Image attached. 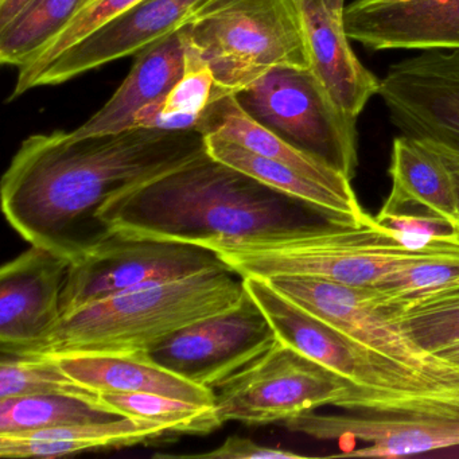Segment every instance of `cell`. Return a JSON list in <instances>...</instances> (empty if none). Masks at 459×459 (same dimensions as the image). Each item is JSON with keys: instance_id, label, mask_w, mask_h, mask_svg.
Returning <instances> with one entry per match:
<instances>
[{"instance_id": "8fae6325", "label": "cell", "mask_w": 459, "mask_h": 459, "mask_svg": "<svg viewBox=\"0 0 459 459\" xmlns=\"http://www.w3.org/2000/svg\"><path fill=\"white\" fill-rule=\"evenodd\" d=\"M221 267L228 265L206 247L115 233L72 263L63 316L88 303Z\"/></svg>"}, {"instance_id": "ba28073f", "label": "cell", "mask_w": 459, "mask_h": 459, "mask_svg": "<svg viewBox=\"0 0 459 459\" xmlns=\"http://www.w3.org/2000/svg\"><path fill=\"white\" fill-rule=\"evenodd\" d=\"M235 96L257 122L353 179L357 117L334 103L311 69H271Z\"/></svg>"}, {"instance_id": "484cf974", "label": "cell", "mask_w": 459, "mask_h": 459, "mask_svg": "<svg viewBox=\"0 0 459 459\" xmlns=\"http://www.w3.org/2000/svg\"><path fill=\"white\" fill-rule=\"evenodd\" d=\"M103 402L72 396L0 399V435L23 434L119 418Z\"/></svg>"}, {"instance_id": "9c48e42d", "label": "cell", "mask_w": 459, "mask_h": 459, "mask_svg": "<svg viewBox=\"0 0 459 459\" xmlns=\"http://www.w3.org/2000/svg\"><path fill=\"white\" fill-rule=\"evenodd\" d=\"M356 392L348 381L278 341L214 389V413L220 427L227 421L284 423L325 405L340 407Z\"/></svg>"}, {"instance_id": "277c9868", "label": "cell", "mask_w": 459, "mask_h": 459, "mask_svg": "<svg viewBox=\"0 0 459 459\" xmlns=\"http://www.w3.org/2000/svg\"><path fill=\"white\" fill-rule=\"evenodd\" d=\"M203 247L241 278L297 276L372 287L420 257L459 249V241L411 249L369 216L359 225L308 222L273 235L216 238Z\"/></svg>"}, {"instance_id": "ffe728a7", "label": "cell", "mask_w": 459, "mask_h": 459, "mask_svg": "<svg viewBox=\"0 0 459 459\" xmlns=\"http://www.w3.org/2000/svg\"><path fill=\"white\" fill-rule=\"evenodd\" d=\"M56 359L74 380L96 394H157L214 407L213 389L160 367L144 354H68Z\"/></svg>"}, {"instance_id": "7a4b0ae2", "label": "cell", "mask_w": 459, "mask_h": 459, "mask_svg": "<svg viewBox=\"0 0 459 459\" xmlns=\"http://www.w3.org/2000/svg\"><path fill=\"white\" fill-rule=\"evenodd\" d=\"M305 204L208 154L162 174L104 205L115 233L203 246L209 240L273 235L302 227ZM313 211V209H311Z\"/></svg>"}, {"instance_id": "83f0119b", "label": "cell", "mask_w": 459, "mask_h": 459, "mask_svg": "<svg viewBox=\"0 0 459 459\" xmlns=\"http://www.w3.org/2000/svg\"><path fill=\"white\" fill-rule=\"evenodd\" d=\"M21 396H72L101 402L100 394L74 380L53 357L2 353L0 399Z\"/></svg>"}, {"instance_id": "5b68a950", "label": "cell", "mask_w": 459, "mask_h": 459, "mask_svg": "<svg viewBox=\"0 0 459 459\" xmlns=\"http://www.w3.org/2000/svg\"><path fill=\"white\" fill-rule=\"evenodd\" d=\"M181 33L213 72L217 99L271 69H311L300 0H211Z\"/></svg>"}, {"instance_id": "d590c367", "label": "cell", "mask_w": 459, "mask_h": 459, "mask_svg": "<svg viewBox=\"0 0 459 459\" xmlns=\"http://www.w3.org/2000/svg\"><path fill=\"white\" fill-rule=\"evenodd\" d=\"M322 2L333 14L341 15V17L345 14V0H322Z\"/></svg>"}, {"instance_id": "4316f807", "label": "cell", "mask_w": 459, "mask_h": 459, "mask_svg": "<svg viewBox=\"0 0 459 459\" xmlns=\"http://www.w3.org/2000/svg\"><path fill=\"white\" fill-rule=\"evenodd\" d=\"M458 283L459 249H453L420 257L368 289L378 306L394 313L419 298Z\"/></svg>"}, {"instance_id": "f546056e", "label": "cell", "mask_w": 459, "mask_h": 459, "mask_svg": "<svg viewBox=\"0 0 459 459\" xmlns=\"http://www.w3.org/2000/svg\"><path fill=\"white\" fill-rule=\"evenodd\" d=\"M391 314L413 341L435 354L459 341V283Z\"/></svg>"}, {"instance_id": "8d00e7d4", "label": "cell", "mask_w": 459, "mask_h": 459, "mask_svg": "<svg viewBox=\"0 0 459 459\" xmlns=\"http://www.w3.org/2000/svg\"><path fill=\"white\" fill-rule=\"evenodd\" d=\"M454 399H455L456 402H459V392H456V394H454Z\"/></svg>"}, {"instance_id": "7c38bea8", "label": "cell", "mask_w": 459, "mask_h": 459, "mask_svg": "<svg viewBox=\"0 0 459 459\" xmlns=\"http://www.w3.org/2000/svg\"><path fill=\"white\" fill-rule=\"evenodd\" d=\"M278 341L267 316L247 291L235 307L179 330L144 356L214 391Z\"/></svg>"}, {"instance_id": "5bb4252c", "label": "cell", "mask_w": 459, "mask_h": 459, "mask_svg": "<svg viewBox=\"0 0 459 459\" xmlns=\"http://www.w3.org/2000/svg\"><path fill=\"white\" fill-rule=\"evenodd\" d=\"M378 95L400 133L459 149V50H429L392 64Z\"/></svg>"}, {"instance_id": "cb8c5ba5", "label": "cell", "mask_w": 459, "mask_h": 459, "mask_svg": "<svg viewBox=\"0 0 459 459\" xmlns=\"http://www.w3.org/2000/svg\"><path fill=\"white\" fill-rule=\"evenodd\" d=\"M186 44L185 71L170 92L139 112L135 128L165 131L197 130L206 109L217 99L213 72L200 55Z\"/></svg>"}, {"instance_id": "e575fe53", "label": "cell", "mask_w": 459, "mask_h": 459, "mask_svg": "<svg viewBox=\"0 0 459 459\" xmlns=\"http://www.w3.org/2000/svg\"><path fill=\"white\" fill-rule=\"evenodd\" d=\"M435 354L439 356L440 359L450 362V364L459 367V341L458 342L450 343V345L445 346V348L440 349V351H437Z\"/></svg>"}, {"instance_id": "1f68e13d", "label": "cell", "mask_w": 459, "mask_h": 459, "mask_svg": "<svg viewBox=\"0 0 459 459\" xmlns=\"http://www.w3.org/2000/svg\"><path fill=\"white\" fill-rule=\"evenodd\" d=\"M376 220L389 230L403 246L421 249L435 244L459 241V228L442 217L431 214H377Z\"/></svg>"}, {"instance_id": "ac0fdd59", "label": "cell", "mask_w": 459, "mask_h": 459, "mask_svg": "<svg viewBox=\"0 0 459 459\" xmlns=\"http://www.w3.org/2000/svg\"><path fill=\"white\" fill-rule=\"evenodd\" d=\"M185 56L186 44L181 30L144 48L111 99L69 134L74 138H87L135 128L139 112L165 98L181 79Z\"/></svg>"}, {"instance_id": "52a82bcc", "label": "cell", "mask_w": 459, "mask_h": 459, "mask_svg": "<svg viewBox=\"0 0 459 459\" xmlns=\"http://www.w3.org/2000/svg\"><path fill=\"white\" fill-rule=\"evenodd\" d=\"M456 394V392H455ZM373 400L343 413H303L284 421L289 431L318 440L362 442L334 456L397 458L459 446V402L454 394Z\"/></svg>"}, {"instance_id": "4dcf8cb0", "label": "cell", "mask_w": 459, "mask_h": 459, "mask_svg": "<svg viewBox=\"0 0 459 459\" xmlns=\"http://www.w3.org/2000/svg\"><path fill=\"white\" fill-rule=\"evenodd\" d=\"M142 0H90L74 20L61 31L34 60L22 66L18 72V79H25L52 63L61 53L76 45L80 39L90 36L117 15L122 14Z\"/></svg>"}, {"instance_id": "e0dca14e", "label": "cell", "mask_w": 459, "mask_h": 459, "mask_svg": "<svg viewBox=\"0 0 459 459\" xmlns=\"http://www.w3.org/2000/svg\"><path fill=\"white\" fill-rule=\"evenodd\" d=\"M391 192L378 214H431L459 228V149L420 136H396Z\"/></svg>"}, {"instance_id": "7402d4cb", "label": "cell", "mask_w": 459, "mask_h": 459, "mask_svg": "<svg viewBox=\"0 0 459 459\" xmlns=\"http://www.w3.org/2000/svg\"><path fill=\"white\" fill-rule=\"evenodd\" d=\"M204 136L206 152L214 160L243 171L287 197L305 204L322 214L327 221L359 225L369 219V214L365 213L356 195H343L330 189L276 160L255 154L216 134Z\"/></svg>"}, {"instance_id": "836d02e7", "label": "cell", "mask_w": 459, "mask_h": 459, "mask_svg": "<svg viewBox=\"0 0 459 459\" xmlns=\"http://www.w3.org/2000/svg\"><path fill=\"white\" fill-rule=\"evenodd\" d=\"M33 0H0V28L12 22Z\"/></svg>"}, {"instance_id": "44dd1931", "label": "cell", "mask_w": 459, "mask_h": 459, "mask_svg": "<svg viewBox=\"0 0 459 459\" xmlns=\"http://www.w3.org/2000/svg\"><path fill=\"white\" fill-rule=\"evenodd\" d=\"M204 135L216 134L244 149L276 160L302 176L343 195H356L351 179L322 158L295 146L283 136L252 117L235 95L213 101L198 125Z\"/></svg>"}, {"instance_id": "3957f363", "label": "cell", "mask_w": 459, "mask_h": 459, "mask_svg": "<svg viewBox=\"0 0 459 459\" xmlns=\"http://www.w3.org/2000/svg\"><path fill=\"white\" fill-rule=\"evenodd\" d=\"M247 289L230 267L88 303L66 314L28 356L144 354L179 330L235 307Z\"/></svg>"}, {"instance_id": "6da1fadb", "label": "cell", "mask_w": 459, "mask_h": 459, "mask_svg": "<svg viewBox=\"0 0 459 459\" xmlns=\"http://www.w3.org/2000/svg\"><path fill=\"white\" fill-rule=\"evenodd\" d=\"M205 152L197 130L133 128L87 138L36 134L4 173L2 208L31 246L77 262L115 235L100 219L106 204Z\"/></svg>"}, {"instance_id": "8992f818", "label": "cell", "mask_w": 459, "mask_h": 459, "mask_svg": "<svg viewBox=\"0 0 459 459\" xmlns=\"http://www.w3.org/2000/svg\"><path fill=\"white\" fill-rule=\"evenodd\" d=\"M244 284L281 342L357 389L353 396L341 403V410L359 402H394L450 394L432 381L373 353L332 325L303 310L279 294L264 279L244 278Z\"/></svg>"}, {"instance_id": "603a6c76", "label": "cell", "mask_w": 459, "mask_h": 459, "mask_svg": "<svg viewBox=\"0 0 459 459\" xmlns=\"http://www.w3.org/2000/svg\"><path fill=\"white\" fill-rule=\"evenodd\" d=\"M173 434L168 424L119 416L107 421L0 435L2 458H61L84 451L127 447Z\"/></svg>"}, {"instance_id": "d6986e66", "label": "cell", "mask_w": 459, "mask_h": 459, "mask_svg": "<svg viewBox=\"0 0 459 459\" xmlns=\"http://www.w3.org/2000/svg\"><path fill=\"white\" fill-rule=\"evenodd\" d=\"M300 6L311 71L340 108L359 117L380 92V80L354 55L343 17L333 14L322 0H300Z\"/></svg>"}, {"instance_id": "f1b7e54d", "label": "cell", "mask_w": 459, "mask_h": 459, "mask_svg": "<svg viewBox=\"0 0 459 459\" xmlns=\"http://www.w3.org/2000/svg\"><path fill=\"white\" fill-rule=\"evenodd\" d=\"M101 402L127 418L168 424L173 434H208L219 429L214 407L157 394H103Z\"/></svg>"}, {"instance_id": "4fadbf2b", "label": "cell", "mask_w": 459, "mask_h": 459, "mask_svg": "<svg viewBox=\"0 0 459 459\" xmlns=\"http://www.w3.org/2000/svg\"><path fill=\"white\" fill-rule=\"evenodd\" d=\"M211 0H142L61 53L31 76L17 79L10 100L34 88L60 85L107 64L136 56L177 33Z\"/></svg>"}, {"instance_id": "9a60e30c", "label": "cell", "mask_w": 459, "mask_h": 459, "mask_svg": "<svg viewBox=\"0 0 459 459\" xmlns=\"http://www.w3.org/2000/svg\"><path fill=\"white\" fill-rule=\"evenodd\" d=\"M72 260L31 246L0 270V351L33 353L63 316Z\"/></svg>"}, {"instance_id": "d6a6232c", "label": "cell", "mask_w": 459, "mask_h": 459, "mask_svg": "<svg viewBox=\"0 0 459 459\" xmlns=\"http://www.w3.org/2000/svg\"><path fill=\"white\" fill-rule=\"evenodd\" d=\"M155 458H192V459H305L302 454L284 448L268 447L254 442L249 437H230L222 445L208 453L173 455V454H155Z\"/></svg>"}, {"instance_id": "2e32d148", "label": "cell", "mask_w": 459, "mask_h": 459, "mask_svg": "<svg viewBox=\"0 0 459 459\" xmlns=\"http://www.w3.org/2000/svg\"><path fill=\"white\" fill-rule=\"evenodd\" d=\"M343 21L373 52L459 50V0H354Z\"/></svg>"}, {"instance_id": "30bf717a", "label": "cell", "mask_w": 459, "mask_h": 459, "mask_svg": "<svg viewBox=\"0 0 459 459\" xmlns=\"http://www.w3.org/2000/svg\"><path fill=\"white\" fill-rule=\"evenodd\" d=\"M264 281L279 294L373 353L418 373L446 392H459V367L421 348L388 310L372 299L368 287L297 276Z\"/></svg>"}, {"instance_id": "d4e9b609", "label": "cell", "mask_w": 459, "mask_h": 459, "mask_svg": "<svg viewBox=\"0 0 459 459\" xmlns=\"http://www.w3.org/2000/svg\"><path fill=\"white\" fill-rule=\"evenodd\" d=\"M90 0H33L0 28V63L22 68L74 20Z\"/></svg>"}]
</instances>
